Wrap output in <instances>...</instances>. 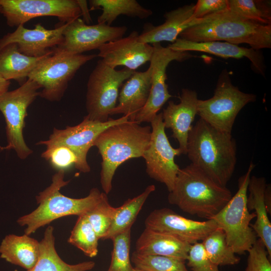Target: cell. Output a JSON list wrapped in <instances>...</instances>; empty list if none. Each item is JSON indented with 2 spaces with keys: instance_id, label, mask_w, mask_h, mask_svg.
<instances>
[{
  "instance_id": "obj_7",
  "label": "cell",
  "mask_w": 271,
  "mask_h": 271,
  "mask_svg": "<svg viewBox=\"0 0 271 271\" xmlns=\"http://www.w3.org/2000/svg\"><path fill=\"white\" fill-rule=\"evenodd\" d=\"M256 99L255 94L244 93L233 85L229 74L224 70L219 75L213 96L208 99L198 100L197 114L215 128L231 133L239 111Z\"/></svg>"
},
{
  "instance_id": "obj_24",
  "label": "cell",
  "mask_w": 271,
  "mask_h": 271,
  "mask_svg": "<svg viewBox=\"0 0 271 271\" xmlns=\"http://www.w3.org/2000/svg\"><path fill=\"white\" fill-rule=\"evenodd\" d=\"M190 244L171 235L145 228L136 242L135 251L187 260Z\"/></svg>"
},
{
  "instance_id": "obj_14",
  "label": "cell",
  "mask_w": 271,
  "mask_h": 271,
  "mask_svg": "<svg viewBox=\"0 0 271 271\" xmlns=\"http://www.w3.org/2000/svg\"><path fill=\"white\" fill-rule=\"evenodd\" d=\"M152 45L154 51L150 61L152 69L150 92L145 106L136 115L133 121L139 124L151 122L164 104L172 97L166 83V69L169 63L173 61H183L193 57L187 52L176 51L162 46L161 43Z\"/></svg>"
},
{
  "instance_id": "obj_35",
  "label": "cell",
  "mask_w": 271,
  "mask_h": 271,
  "mask_svg": "<svg viewBox=\"0 0 271 271\" xmlns=\"http://www.w3.org/2000/svg\"><path fill=\"white\" fill-rule=\"evenodd\" d=\"M131 228L113 237V250L109 267L107 271H131L129 255Z\"/></svg>"
},
{
  "instance_id": "obj_21",
  "label": "cell",
  "mask_w": 271,
  "mask_h": 271,
  "mask_svg": "<svg viewBox=\"0 0 271 271\" xmlns=\"http://www.w3.org/2000/svg\"><path fill=\"white\" fill-rule=\"evenodd\" d=\"M167 47L176 51L202 52L223 58L240 59L245 57L250 60L253 68L257 72L264 74L265 65L263 55L259 50L251 48L242 47L225 42H194L179 38Z\"/></svg>"
},
{
  "instance_id": "obj_1",
  "label": "cell",
  "mask_w": 271,
  "mask_h": 271,
  "mask_svg": "<svg viewBox=\"0 0 271 271\" xmlns=\"http://www.w3.org/2000/svg\"><path fill=\"white\" fill-rule=\"evenodd\" d=\"M236 143L231 133L199 118L190 130L187 153L191 164L217 184L226 187L237 162Z\"/></svg>"
},
{
  "instance_id": "obj_42",
  "label": "cell",
  "mask_w": 271,
  "mask_h": 271,
  "mask_svg": "<svg viewBox=\"0 0 271 271\" xmlns=\"http://www.w3.org/2000/svg\"><path fill=\"white\" fill-rule=\"evenodd\" d=\"M10 85V81L5 80L0 75V96L8 91Z\"/></svg>"
},
{
  "instance_id": "obj_4",
  "label": "cell",
  "mask_w": 271,
  "mask_h": 271,
  "mask_svg": "<svg viewBox=\"0 0 271 271\" xmlns=\"http://www.w3.org/2000/svg\"><path fill=\"white\" fill-rule=\"evenodd\" d=\"M151 127L130 120L113 125L102 131L93 146L102 158L100 183L106 194L112 190L117 168L129 159L143 157L150 141Z\"/></svg>"
},
{
  "instance_id": "obj_23",
  "label": "cell",
  "mask_w": 271,
  "mask_h": 271,
  "mask_svg": "<svg viewBox=\"0 0 271 271\" xmlns=\"http://www.w3.org/2000/svg\"><path fill=\"white\" fill-rule=\"evenodd\" d=\"M266 184L265 178L250 176L247 188V207L249 211L254 210L256 220L250 225L264 243L270 259L271 223L264 200Z\"/></svg>"
},
{
  "instance_id": "obj_5",
  "label": "cell",
  "mask_w": 271,
  "mask_h": 271,
  "mask_svg": "<svg viewBox=\"0 0 271 271\" xmlns=\"http://www.w3.org/2000/svg\"><path fill=\"white\" fill-rule=\"evenodd\" d=\"M64 170L55 173L51 184L36 196L37 208L18 219L20 225L26 226L25 234L30 235L61 217L85 215L100 201L102 192L96 188H92L86 197L82 198H72L61 194V189L70 182L64 181Z\"/></svg>"
},
{
  "instance_id": "obj_31",
  "label": "cell",
  "mask_w": 271,
  "mask_h": 271,
  "mask_svg": "<svg viewBox=\"0 0 271 271\" xmlns=\"http://www.w3.org/2000/svg\"><path fill=\"white\" fill-rule=\"evenodd\" d=\"M99 239L85 215L79 216L71 232L68 242L90 257L97 255Z\"/></svg>"
},
{
  "instance_id": "obj_27",
  "label": "cell",
  "mask_w": 271,
  "mask_h": 271,
  "mask_svg": "<svg viewBox=\"0 0 271 271\" xmlns=\"http://www.w3.org/2000/svg\"><path fill=\"white\" fill-rule=\"evenodd\" d=\"M53 231L52 226L47 227L43 238L39 242L38 260L32 268L26 271H88L94 267L95 263L92 261L70 264L62 260L55 248Z\"/></svg>"
},
{
  "instance_id": "obj_17",
  "label": "cell",
  "mask_w": 271,
  "mask_h": 271,
  "mask_svg": "<svg viewBox=\"0 0 271 271\" xmlns=\"http://www.w3.org/2000/svg\"><path fill=\"white\" fill-rule=\"evenodd\" d=\"M66 24H60L52 30L46 29L40 24L33 29L25 28L24 25H19L14 32L8 33L0 39V50L10 44L16 43L20 52L25 55L43 56L62 43Z\"/></svg>"
},
{
  "instance_id": "obj_19",
  "label": "cell",
  "mask_w": 271,
  "mask_h": 271,
  "mask_svg": "<svg viewBox=\"0 0 271 271\" xmlns=\"http://www.w3.org/2000/svg\"><path fill=\"white\" fill-rule=\"evenodd\" d=\"M180 102L170 101L163 109L162 117L165 128H170L172 137L179 143L182 154L186 155L189 133L197 114L198 95L195 90L184 88L179 96Z\"/></svg>"
},
{
  "instance_id": "obj_32",
  "label": "cell",
  "mask_w": 271,
  "mask_h": 271,
  "mask_svg": "<svg viewBox=\"0 0 271 271\" xmlns=\"http://www.w3.org/2000/svg\"><path fill=\"white\" fill-rule=\"evenodd\" d=\"M228 9L239 17L262 25H270L268 2L254 0H228Z\"/></svg>"
},
{
  "instance_id": "obj_6",
  "label": "cell",
  "mask_w": 271,
  "mask_h": 271,
  "mask_svg": "<svg viewBox=\"0 0 271 271\" xmlns=\"http://www.w3.org/2000/svg\"><path fill=\"white\" fill-rule=\"evenodd\" d=\"M255 165L251 162L246 172L238 181V190L225 206L212 218L223 230L228 245L235 254H243L251 247L257 236L250 227L255 214L247 207V188Z\"/></svg>"
},
{
  "instance_id": "obj_29",
  "label": "cell",
  "mask_w": 271,
  "mask_h": 271,
  "mask_svg": "<svg viewBox=\"0 0 271 271\" xmlns=\"http://www.w3.org/2000/svg\"><path fill=\"white\" fill-rule=\"evenodd\" d=\"M155 189V185H149L141 194L128 199L122 205L116 207L109 229L103 239H111L114 236L131 228L146 200Z\"/></svg>"
},
{
  "instance_id": "obj_33",
  "label": "cell",
  "mask_w": 271,
  "mask_h": 271,
  "mask_svg": "<svg viewBox=\"0 0 271 271\" xmlns=\"http://www.w3.org/2000/svg\"><path fill=\"white\" fill-rule=\"evenodd\" d=\"M134 267L147 271H189L184 259L163 255H144L133 252Z\"/></svg>"
},
{
  "instance_id": "obj_25",
  "label": "cell",
  "mask_w": 271,
  "mask_h": 271,
  "mask_svg": "<svg viewBox=\"0 0 271 271\" xmlns=\"http://www.w3.org/2000/svg\"><path fill=\"white\" fill-rule=\"evenodd\" d=\"M39 248V242L28 235L9 234L1 242L0 256L12 264L29 270L38 260Z\"/></svg>"
},
{
  "instance_id": "obj_40",
  "label": "cell",
  "mask_w": 271,
  "mask_h": 271,
  "mask_svg": "<svg viewBox=\"0 0 271 271\" xmlns=\"http://www.w3.org/2000/svg\"><path fill=\"white\" fill-rule=\"evenodd\" d=\"M78 4L81 10V15L83 16V21L87 24L92 22L91 18L89 14V10L88 9L87 2L86 1L77 0Z\"/></svg>"
},
{
  "instance_id": "obj_3",
  "label": "cell",
  "mask_w": 271,
  "mask_h": 271,
  "mask_svg": "<svg viewBox=\"0 0 271 271\" xmlns=\"http://www.w3.org/2000/svg\"><path fill=\"white\" fill-rule=\"evenodd\" d=\"M232 195L191 163L180 169L168 200L184 212L210 219L228 202Z\"/></svg>"
},
{
  "instance_id": "obj_41",
  "label": "cell",
  "mask_w": 271,
  "mask_h": 271,
  "mask_svg": "<svg viewBox=\"0 0 271 271\" xmlns=\"http://www.w3.org/2000/svg\"><path fill=\"white\" fill-rule=\"evenodd\" d=\"M264 200L268 215L271 213V188L270 184H266L264 192Z\"/></svg>"
},
{
  "instance_id": "obj_9",
  "label": "cell",
  "mask_w": 271,
  "mask_h": 271,
  "mask_svg": "<svg viewBox=\"0 0 271 271\" xmlns=\"http://www.w3.org/2000/svg\"><path fill=\"white\" fill-rule=\"evenodd\" d=\"M135 71L127 68L117 70L100 59L89 75L86 96L88 117L92 120L107 121L116 105L119 89Z\"/></svg>"
},
{
  "instance_id": "obj_18",
  "label": "cell",
  "mask_w": 271,
  "mask_h": 271,
  "mask_svg": "<svg viewBox=\"0 0 271 271\" xmlns=\"http://www.w3.org/2000/svg\"><path fill=\"white\" fill-rule=\"evenodd\" d=\"M139 37L134 31L126 37L104 44L98 49L97 56L112 68L123 66L135 71L150 61L154 51L153 45L140 42Z\"/></svg>"
},
{
  "instance_id": "obj_22",
  "label": "cell",
  "mask_w": 271,
  "mask_h": 271,
  "mask_svg": "<svg viewBox=\"0 0 271 271\" xmlns=\"http://www.w3.org/2000/svg\"><path fill=\"white\" fill-rule=\"evenodd\" d=\"M152 69L144 72L134 71L126 80L119 92L118 103L110 115L122 114L133 121L136 115L145 106L151 87Z\"/></svg>"
},
{
  "instance_id": "obj_12",
  "label": "cell",
  "mask_w": 271,
  "mask_h": 271,
  "mask_svg": "<svg viewBox=\"0 0 271 271\" xmlns=\"http://www.w3.org/2000/svg\"><path fill=\"white\" fill-rule=\"evenodd\" d=\"M151 124L150 143L143 156L146 172L150 178L165 184L170 192L180 169L174 159L182 153L179 148L175 149L171 145L165 132L162 112L157 114Z\"/></svg>"
},
{
  "instance_id": "obj_11",
  "label": "cell",
  "mask_w": 271,
  "mask_h": 271,
  "mask_svg": "<svg viewBox=\"0 0 271 271\" xmlns=\"http://www.w3.org/2000/svg\"><path fill=\"white\" fill-rule=\"evenodd\" d=\"M128 120L127 115L117 119L109 118L105 122L93 120L86 115L76 125L67 126L63 129L54 128L48 140L40 141L36 145H44L46 149L58 146L70 149L77 159L74 167L81 172H89L90 167L87 161V155L98 136L108 127Z\"/></svg>"
},
{
  "instance_id": "obj_38",
  "label": "cell",
  "mask_w": 271,
  "mask_h": 271,
  "mask_svg": "<svg viewBox=\"0 0 271 271\" xmlns=\"http://www.w3.org/2000/svg\"><path fill=\"white\" fill-rule=\"evenodd\" d=\"M186 260L191 271H220L207 256L201 242L190 245Z\"/></svg>"
},
{
  "instance_id": "obj_15",
  "label": "cell",
  "mask_w": 271,
  "mask_h": 271,
  "mask_svg": "<svg viewBox=\"0 0 271 271\" xmlns=\"http://www.w3.org/2000/svg\"><path fill=\"white\" fill-rule=\"evenodd\" d=\"M126 30L127 27L124 26L87 25L79 18L66 24L62 43L53 49L70 54H81L122 38Z\"/></svg>"
},
{
  "instance_id": "obj_34",
  "label": "cell",
  "mask_w": 271,
  "mask_h": 271,
  "mask_svg": "<svg viewBox=\"0 0 271 271\" xmlns=\"http://www.w3.org/2000/svg\"><path fill=\"white\" fill-rule=\"evenodd\" d=\"M116 207L109 203L107 194L102 192L100 201L85 215L99 239H103L114 216Z\"/></svg>"
},
{
  "instance_id": "obj_37",
  "label": "cell",
  "mask_w": 271,
  "mask_h": 271,
  "mask_svg": "<svg viewBox=\"0 0 271 271\" xmlns=\"http://www.w3.org/2000/svg\"><path fill=\"white\" fill-rule=\"evenodd\" d=\"M247 252L248 256L245 271H271L270 259L261 240L257 239Z\"/></svg>"
},
{
  "instance_id": "obj_10",
  "label": "cell",
  "mask_w": 271,
  "mask_h": 271,
  "mask_svg": "<svg viewBox=\"0 0 271 271\" xmlns=\"http://www.w3.org/2000/svg\"><path fill=\"white\" fill-rule=\"evenodd\" d=\"M40 87L34 81L27 80L16 89L7 91L0 96V111L6 124L8 145L3 150H14L18 156L26 159L32 153L25 142L23 129L29 105L39 95Z\"/></svg>"
},
{
  "instance_id": "obj_39",
  "label": "cell",
  "mask_w": 271,
  "mask_h": 271,
  "mask_svg": "<svg viewBox=\"0 0 271 271\" xmlns=\"http://www.w3.org/2000/svg\"><path fill=\"white\" fill-rule=\"evenodd\" d=\"M228 9V0H198L195 5L193 19Z\"/></svg>"
},
{
  "instance_id": "obj_36",
  "label": "cell",
  "mask_w": 271,
  "mask_h": 271,
  "mask_svg": "<svg viewBox=\"0 0 271 271\" xmlns=\"http://www.w3.org/2000/svg\"><path fill=\"white\" fill-rule=\"evenodd\" d=\"M41 156L48 161L51 165L58 171H65L72 165L75 166L77 162L74 153L70 149L63 146L46 149Z\"/></svg>"
},
{
  "instance_id": "obj_8",
  "label": "cell",
  "mask_w": 271,
  "mask_h": 271,
  "mask_svg": "<svg viewBox=\"0 0 271 271\" xmlns=\"http://www.w3.org/2000/svg\"><path fill=\"white\" fill-rule=\"evenodd\" d=\"M53 51V53L42 60L28 76V79L42 88L39 96L51 101L60 100L77 70L97 56Z\"/></svg>"
},
{
  "instance_id": "obj_44",
  "label": "cell",
  "mask_w": 271,
  "mask_h": 271,
  "mask_svg": "<svg viewBox=\"0 0 271 271\" xmlns=\"http://www.w3.org/2000/svg\"><path fill=\"white\" fill-rule=\"evenodd\" d=\"M1 7H0V12H1Z\"/></svg>"
},
{
  "instance_id": "obj_2",
  "label": "cell",
  "mask_w": 271,
  "mask_h": 271,
  "mask_svg": "<svg viewBox=\"0 0 271 271\" xmlns=\"http://www.w3.org/2000/svg\"><path fill=\"white\" fill-rule=\"evenodd\" d=\"M179 38L194 42L224 41L238 45L247 44L259 50L271 47V25L246 20L227 9L198 19Z\"/></svg>"
},
{
  "instance_id": "obj_13",
  "label": "cell",
  "mask_w": 271,
  "mask_h": 271,
  "mask_svg": "<svg viewBox=\"0 0 271 271\" xmlns=\"http://www.w3.org/2000/svg\"><path fill=\"white\" fill-rule=\"evenodd\" d=\"M0 7L11 27L39 17H55L64 24L81 16L77 0H0Z\"/></svg>"
},
{
  "instance_id": "obj_28",
  "label": "cell",
  "mask_w": 271,
  "mask_h": 271,
  "mask_svg": "<svg viewBox=\"0 0 271 271\" xmlns=\"http://www.w3.org/2000/svg\"><path fill=\"white\" fill-rule=\"evenodd\" d=\"M89 4L90 10L102 11L97 19L98 24L108 26L120 15L144 19L153 15L152 11L145 8L136 0H91Z\"/></svg>"
},
{
  "instance_id": "obj_16",
  "label": "cell",
  "mask_w": 271,
  "mask_h": 271,
  "mask_svg": "<svg viewBox=\"0 0 271 271\" xmlns=\"http://www.w3.org/2000/svg\"><path fill=\"white\" fill-rule=\"evenodd\" d=\"M145 224L147 228L171 235L190 245L202 241L218 228L213 219L203 221L188 219L168 208L153 210Z\"/></svg>"
},
{
  "instance_id": "obj_26",
  "label": "cell",
  "mask_w": 271,
  "mask_h": 271,
  "mask_svg": "<svg viewBox=\"0 0 271 271\" xmlns=\"http://www.w3.org/2000/svg\"><path fill=\"white\" fill-rule=\"evenodd\" d=\"M53 52L52 49L43 56L30 57L21 53L17 44H10L0 50V75L5 80H15L21 85L37 65Z\"/></svg>"
},
{
  "instance_id": "obj_43",
  "label": "cell",
  "mask_w": 271,
  "mask_h": 271,
  "mask_svg": "<svg viewBox=\"0 0 271 271\" xmlns=\"http://www.w3.org/2000/svg\"><path fill=\"white\" fill-rule=\"evenodd\" d=\"M131 271H147V270L141 269L136 267H133Z\"/></svg>"
},
{
  "instance_id": "obj_20",
  "label": "cell",
  "mask_w": 271,
  "mask_h": 271,
  "mask_svg": "<svg viewBox=\"0 0 271 271\" xmlns=\"http://www.w3.org/2000/svg\"><path fill=\"white\" fill-rule=\"evenodd\" d=\"M194 7L195 4H191L166 13L165 22L160 25L146 24L139 40L149 44L163 41L174 43L184 31L197 23L198 19L192 18Z\"/></svg>"
},
{
  "instance_id": "obj_30",
  "label": "cell",
  "mask_w": 271,
  "mask_h": 271,
  "mask_svg": "<svg viewBox=\"0 0 271 271\" xmlns=\"http://www.w3.org/2000/svg\"><path fill=\"white\" fill-rule=\"evenodd\" d=\"M201 243L208 257L217 266L233 265L240 261L228 245L225 233L220 228L210 232Z\"/></svg>"
}]
</instances>
